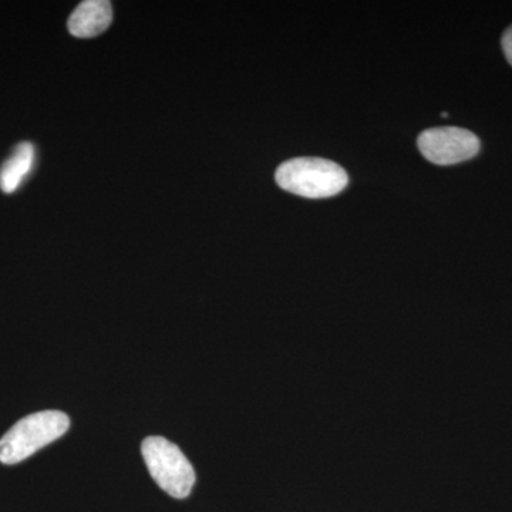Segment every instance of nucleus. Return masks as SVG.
<instances>
[{"label": "nucleus", "instance_id": "1", "mask_svg": "<svg viewBox=\"0 0 512 512\" xmlns=\"http://www.w3.org/2000/svg\"><path fill=\"white\" fill-rule=\"evenodd\" d=\"M276 183L282 190L305 198H329L345 190L348 173L333 161L323 158H293L279 165Z\"/></svg>", "mask_w": 512, "mask_h": 512}, {"label": "nucleus", "instance_id": "2", "mask_svg": "<svg viewBox=\"0 0 512 512\" xmlns=\"http://www.w3.org/2000/svg\"><path fill=\"white\" fill-rule=\"evenodd\" d=\"M69 427V416L57 410L23 417L0 439V463H22L40 448L60 439Z\"/></svg>", "mask_w": 512, "mask_h": 512}, {"label": "nucleus", "instance_id": "3", "mask_svg": "<svg viewBox=\"0 0 512 512\" xmlns=\"http://www.w3.org/2000/svg\"><path fill=\"white\" fill-rule=\"evenodd\" d=\"M151 477L171 497L187 498L195 484V471L181 448L164 437L151 436L141 444Z\"/></svg>", "mask_w": 512, "mask_h": 512}, {"label": "nucleus", "instance_id": "4", "mask_svg": "<svg viewBox=\"0 0 512 512\" xmlns=\"http://www.w3.org/2000/svg\"><path fill=\"white\" fill-rule=\"evenodd\" d=\"M417 146L430 163L453 165L476 157L480 151V140L464 128L439 127L423 131Z\"/></svg>", "mask_w": 512, "mask_h": 512}, {"label": "nucleus", "instance_id": "5", "mask_svg": "<svg viewBox=\"0 0 512 512\" xmlns=\"http://www.w3.org/2000/svg\"><path fill=\"white\" fill-rule=\"evenodd\" d=\"M113 22V8L107 0H87L80 3L70 16L67 28L74 37L90 39L106 32Z\"/></svg>", "mask_w": 512, "mask_h": 512}, {"label": "nucleus", "instance_id": "6", "mask_svg": "<svg viewBox=\"0 0 512 512\" xmlns=\"http://www.w3.org/2000/svg\"><path fill=\"white\" fill-rule=\"evenodd\" d=\"M35 163V147L20 143L0 168V190L12 194L20 187Z\"/></svg>", "mask_w": 512, "mask_h": 512}, {"label": "nucleus", "instance_id": "7", "mask_svg": "<svg viewBox=\"0 0 512 512\" xmlns=\"http://www.w3.org/2000/svg\"><path fill=\"white\" fill-rule=\"evenodd\" d=\"M501 43H503L504 55L512 66V26L505 30L503 42Z\"/></svg>", "mask_w": 512, "mask_h": 512}]
</instances>
